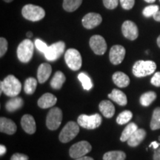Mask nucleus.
I'll use <instances>...</instances> for the list:
<instances>
[{
  "label": "nucleus",
  "instance_id": "1",
  "mask_svg": "<svg viewBox=\"0 0 160 160\" xmlns=\"http://www.w3.org/2000/svg\"><path fill=\"white\" fill-rule=\"evenodd\" d=\"M0 93H5L10 97H17L21 92L22 85L19 80L13 75H9L0 83Z\"/></svg>",
  "mask_w": 160,
  "mask_h": 160
},
{
  "label": "nucleus",
  "instance_id": "2",
  "mask_svg": "<svg viewBox=\"0 0 160 160\" xmlns=\"http://www.w3.org/2000/svg\"><path fill=\"white\" fill-rule=\"evenodd\" d=\"M156 69L157 64L154 62L139 60L133 66V73L136 77H144L154 73Z\"/></svg>",
  "mask_w": 160,
  "mask_h": 160
},
{
  "label": "nucleus",
  "instance_id": "3",
  "mask_svg": "<svg viewBox=\"0 0 160 160\" xmlns=\"http://www.w3.org/2000/svg\"><path fill=\"white\" fill-rule=\"evenodd\" d=\"M34 46L33 42L30 39H25L19 44L17 48V57L20 62L27 63L33 57Z\"/></svg>",
  "mask_w": 160,
  "mask_h": 160
},
{
  "label": "nucleus",
  "instance_id": "4",
  "mask_svg": "<svg viewBox=\"0 0 160 160\" xmlns=\"http://www.w3.org/2000/svg\"><path fill=\"white\" fill-rule=\"evenodd\" d=\"M22 14L26 19L32 22H37L45 17V11L40 6L29 4L22 8Z\"/></svg>",
  "mask_w": 160,
  "mask_h": 160
},
{
  "label": "nucleus",
  "instance_id": "5",
  "mask_svg": "<svg viewBox=\"0 0 160 160\" xmlns=\"http://www.w3.org/2000/svg\"><path fill=\"white\" fill-rule=\"evenodd\" d=\"M79 124L72 121L66 124L62 131L60 132L59 137L60 142L62 143H67L74 139L79 132Z\"/></svg>",
  "mask_w": 160,
  "mask_h": 160
},
{
  "label": "nucleus",
  "instance_id": "6",
  "mask_svg": "<svg viewBox=\"0 0 160 160\" xmlns=\"http://www.w3.org/2000/svg\"><path fill=\"white\" fill-rule=\"evenodd\" d=\"M102 117L98 113L88 116L82 114L78 117V124L84 128L93 130L99 128L102 124Z\"/></svg>",
  "mask_w": 160,
  "mask_h": 160
},
{
  "label": "nucleus",
  "instance_id": "7",
  "mask_svg": "<svg viewBox=\"0 0 160 160\" xmlns=\"http://www.w3.org/2000/svg\"><path fill=\"white\" fill-rule=\"evenodd\" d=\"M62 120V111L59 108H53L50 110L46 118V125L48 128L55 131L59 128Z\"/></svg>",
  "mask_w": 160,
  "mask_h": 160
},
{
  "label": "nucleus",
  "instance_id": "8",
  "mask_svg": "<svg viewBox=\"0 0 160 160\" xmlns=\"http://www.w3.org/2000/svg\"><path fill=\"white\" fill-rule=\"evenodd\" d=\"M65 60L69 68L78 71L82 67V57L77 50L70 48L65 53Z\"/></svg>",
  "mask_w": 160,
  "mask_h": 160
},
{
  "label": "nucleus",
  "instance_id": "9",
  "mask_svg": "<svg viewBox=\"0 0 160 160\" xmlns=\"http://www.w3.org/2000/svg\"><path fill=\"white\" fill-rule=\"evenodd\" d=\"M92 150V147L88 142L81 141L74 144L70 148L69 155L73 159L84 157Z\"/></svg>",
  "mask_w": 160,
  "mask_h": 160
},
{
  "label": "nucleus",
  "instance_id": "10",
  "mask_svg": "<svg viewBox=\"0 0 160 160\" xmlns=\"http://www.w3.org/2000/svg\"><path fill=\"white\" fill-rule=\"evenodd\" d=\"M65 44L64 42H57L53 43V45L49 46L47 51L45 53V57L46 59L48 61L53 62L55 60L59 59V58L62 55L65 51Z\"/></svg>",
  "mask_w": 160,
  "mask_h": 160
},
{
  "label": "nucleus",
  "instance_id": "11",
  "mask_svg": "<svg viewBox=\"0 0 160 160\" xmlns=\"http://www.w3.org/2000/svg\"><path fill=\"white\" fill-rule=\"evenodd\" d=\"M90 47L97 55H103L107 51L105 39L100 35L92 36L90 39Z\"/></svg>",
  "mask_w": 160,
  "mask_h": 160
},
{
  "label": "nucleus",
  "instance_id": "12",
  "mask_svg": "<svg viewBox=\"0 0 160 160\" xmlns=\"http://www.w3.org/2000/svg\"><path fill=\"white\" fill-rule=\"evenodd\" d=\"M122 31L124 37L131 41L137 39L139 36V30L137 25L133 22L129 20H127L122 24Z\"/></svg>",
  "mask_w": 160,
  "mask_h": 160
},
{
  "label": "nucleus",
  "instance_id": "13",
  "mask_svg": "<svg viewBox=\"0 0 160 160\" xmlns=\"http://www.w3.org/2000/svg\"><path fill=\"white\" fill-rule=\"evenodd\" d=\"M125 48L122 45H113L109 53V59L113 65H117L122 63L125 56Z\"/></svg>",
  "mask_w": 160,
  "mask_h": 160
},
{
  "label": "nucleus",
  "instance_id": "14",
  "mask_svg": "<svg viewBox=\"0 0 160 160\" xmlns=\"http://www.w3.org/2000/svg\"><path fill=\"white\" fill-rule=\"evenodd\" d=\"M102 21V16L97 13H89L82 18V22L85 28L93 29L101 24Z\"/></svg>",
  "mask_w": 160,
  "mask_h": 160
},
{
  "label": "nucleus",
  "instance_id": "15",
  "mask_svg": "<svg viewBox=\"0 0 160 160\" xmlns=\"http://www.w3.org/2000/svg\"><path fill=\"white\" fill-rule=\"evenodd\" d=\"M21 125L24 131L28 134H33L37 130L34 118L29 114L23 116L21 119Z\"/></svg>",
  "mask_w": 160,
  "mask_h": 160
},
{
  "label": "nucleus",
  "instance_id": "16",
  "mask_svg": "<svg viewBox=\"0 0 160 160\" xmlns=\"http://www.w3.org/2000/svg\"><path fill=\"white\" fill-rule=\"evenodd\" d=\"M17 127V125L11 119L5 117H1L0 119V131L7 134L12 135L16 133Z\"/></svg>",
  "mask_w": 160,
  "mask_h": 160
},
{
  "label": "nucleus",
  "instance_id": "17",
  "mask_svg": "<svg viewBox=\"0 0 160 160\" xmlns=\"http://www.w3.org/2000/svg\"><path fill=\"white\" fill-rule=\"evenodd\" d=\"M57 102V98L54 95L50 93L43 94L38 100V105L41 108L46 109L53 107Z\"/></svg>",
  "mask_w": 160,
  "mask_h": 160
},
{
  "label": "nucleus",
  "instance_id": "18",
  "mask_svg": "<svg viewBox=\"0 0 160 160\" xmlns=\"http://www.w3.org/2000/svg\"><path fill=\"white\" fill-rule=\"evenodd\" d=\"M52 73V68L48 63H42L39 65L37 71L38 81L39 83H45Z\"/></svg>",
  "mask_w": 160,
  "mask_h": 160
},
{
  "label": "nucleus",
  "instance_id": "19",
  "mask_svg": "<svg viewBox=\"0 0 160 160\" xmlns=\"http://www.w3.org/2000/svg\"><path fill=\"white\" fill-rule=\"evenodd\" d=\"M146 131L144 129L138 128L131 137L128 139V145L131 147H137L145 139L146 137Z\"/></svg>",
  "mask_w": 160,
  "mask_h": 160
},
{
  "label": "nucleus",
  "instance_id": "20",
  "mask_svg": "<svg viewBox=\"0 0 160 160\" xmlns=\"http://www.w3.org/2000/svg\"><path fill=\"white\" fill-rule=\"evenodd\" d=\"M99 111L106 118H111L115 113V107L113 103L108 100H104L99 103Z\"/></svg>",
  "mask_w": 160,
  "mask_h": 160
},
{
  "label": "nucleus",
  "instance_id": "21",
  "mask_svg": "<svg viewBox=\"0 0 160 160\" xmlns=\"http://www.w3.org/2000/svg\"><path fill=\"white\" fill-rule=\"evenodd\" d=\"M112 79H113L115 85L119 88H126L130 84L129 77L123 72H116L113 73Z\"/></svg>",
  "mask_w": 160,
  "mask_h": 160
},
{
  "label": "nucleus",
  "instance_id": "22",
  "mask_svg": "<svg viewBox=\"0 0 160 160\" xmlns=\"http://www.w3.org/2000/svg\"><path fill=\"white\" fill-rule=\"evenodd\" d=\"M108 97L113 102H117L118 105L121 106H125L127 105L128 99L125 93L122 91L118 89H113L110 94H108Z\"/></svg>",
  "mask_w": 160,
  "mask_h": 160
},
{
  "label": "nucleus",
  "instance_id": "23",
  "mask_svg": "<svg viewBox=\"0 0 160 160\" xmlns=\"http://www.w3.org/2000/svg\"><path fill=\"white\" fill-rule=\"evenodd\" d=\"M66 80L65 76L62 72L61 71H57L55 73L54 76L52 78L50 85H51V88L55 90H59L62 88L63 84L65 83Z\"/></svg>",
  "mask_w": 160,
  "mask_h": 160
},
{
  "label": "nucleus",
  "instance_id": "24",
  "mask_svg": "<svg viewBox=\"0 0 160 160\" xmlns=\"http://www.w3.org/2000/svg\"><path fill=\"white\" fill-rule=\"evenodd\" d=\"M24 101L22 98L14 97H12L7 102L5 105V108L8 112H14L22 107Z\"/></svg>",
  "mask_w": 160,
  "mask_h": 160
},
{
  "label": "nucleus",
  "instance_id": "25",
  "mask_svg": "<svg viewBox=\"0 0 160 160\" xmlns=\"http://www.w3.org/2000/svg\"><path fill=\"white\" fill-rule=\"evenodd\" d=\"M138 129V126L136 125L134 122H131L125 127L124 131L122 133L121 137H120V140L122 142H126L128 139L131 137L134 132Z\"/></svg>",
  "mask_w": 160,
  "mask_h": 160
},
{
  "label": "nucleus",
  "instance_id": "26",
  "mask_svg": "<svg viewBox=\"0 0 160 160\" xmlns=\"http://www.w3.org/2000/svg\"><path fill=\"white\" fill-rule=\"evenodd\" d=\"M157 99V93L153 91H148L146 93H143L142 95L140 97L139 102L142 106L148 107L151 104H152L154 100Z\"/></svg>",
  "mask_w": 160,
  "mask_h": 160
},
{
  "label": "nucleus",
  "instance_id": "27",
  "mask_svg": "<svg viewBox=\"0 0 160 160\" xmlns=\"http://www.w3.org/2000/svg\"><path fill=\"white\" fill-rule=\"evenodd\" d=\"M125 153L121 151H109L103 156V160H125Z\"/></svg>",
  "mask_w": 160,
  "mask_h": 160
},
{
  "label": "nucleus",
  "instance_id": "28",
  "mask_svg": "<svg viewBox=\"0 0 160 160\" xmlns=\"http://www.w3.org/2000/svg\"><path fill=\"white\" fill-rule=\"evenodd\" d=\"M82 0H64L63 8L68 12L76 11L81 5Z\"/></svg>",
  "mask_w": 160,
  "mask_h": 160
},
{
  "label": "nucleus",
  "instance_id": "29",
  "mask_svg": "<svg viewBox=\"0 0 160 160\" xmlns=\"http://www.w3.org/2000/svg\"><path fill=\"white\" fill-rule=\"evenodd\" d=\"M37 80L33 77H30L28 79L25 80V93L28 95H31L34 93V92L37 89Z\"/></svg>",
  "mask_w": 160,
  "mask_h": 160
},
{
  "label": "nucleus",
  "instance_id": "30",
  "mask_svg": "<svg viewBox=\"0 0 160 160\" xmlns=\"http://www.w3.org/2000/svg\"><path fill=\"white\" fill-rule=\"evenodd\" d=\"M151 129L153 131L160 129V108H157L153 112L151 121Z\"/></svg>",
  "mask_w": 160,
  "mask_h": 160
},
{
  "label": "nucleus",
  "instance_id": "31",
  "mask_svg": "<svg viewBox=\"0 0 160 160\" xmlns=\"http://www.w3.org/2000/svg\"><path fill=\"white\" fill-rule=\"evenodd\" d=\"M78 79L81 82L83 88L86 91H89L93 88V83H92L90 77L85 73H80L78 75Z\"/></svg>",
  "mask_w": 160,
  "mask_h": 160
},
{
  "label": "nucleus",
  "instance_id": "32",
  "mask_svg": "<svg viewBox=\"0 0 160 160\" xmlns=\"http://www.w3.org/2000/svg\"><path fill=\"white\" fill-rule=\"evenodd\" d=\"M133 117V113L130 111H124L120 113L117 118V122L119 125H125L129 122Z\"/></svg>",
  "mask_w": 160,
  "mask_h": 160
},
{
  "label": "nucleus",
  "instance_id": "33",
  "mask_svg": "<svg viewBox=\"0 0 160 160\" xmlns=\"http://www.w3.org/2000/svg\"><path fill=\"white\" fill-rule=\"evenodd\" d=\"M159 8L158 5H151L147 6V7L145 8L142 11V13H143V15L147 18L153 17V15L159 11Z\"/></svg>",
  "mask_w": 160,
  "mask_h": 160
},
{
  "label": "nucleus",
  "instance_id": "34",
  "mask_svg": "<svg viewBox=\"0 0 160 160\" xmlns=\"http://www.w3.org/2000/svg\"><path fill=\"white\" fill-rule=\"evenodd\" d=\"M35 46L37 48L38 51H39L41 53H43L44 54L46 53L48 48L49 46L47 45V44L44 42L43 41H42L41 39H37L35 40Z\"/></svg>",
  "mask_w": 160,
  "mask_h": 160
},
{
  "label": "nucleus",
  "instance_id": "35",
  "mask_svg": "<svg viewBox=\"0 0 160 160\" xmlns=\"http://www.w3.org/2000/svg\"><path fill=\"white\" fill-rule=\"evenodd\" d=\"M8 42L5 38H0V57H2L8 51Z\"/></svg>",
  "mask_w": 160,
  "mask_h": 160
},
{
  "label": "nucleus",
  "instance_id": "36",
  "mask_svg": "<svg viewBox=\"0 0 160 160\" xmlns=\"http://www.w3.org/2000/svg\"><path fill=\"white\" fill-rule=\"evenodd\" d=\"M122 8L125 10H131L134 6L135 0H119Z\"/></svg>",
  "mask_w": 160,
  "mask_h": 160
},
{
  "label": "nucleus",
  "instance_id": "37",
  "mask_svg": "<svg viewBox=\"0 0 160 160\" xmlns=\"http://www.w3.org/2000/svg\"><path fill=\"white\" fill-rule=\"evenodd\" d=\"M103 3L106 8L113 10L118 6L119 0H103Z\"/></svg>",
  "mask_w": 160,
  "mask_h": 160
},
{
  "label": "nucleus",
  "instance_id": "38",
  "mask_svg": "<svg viewBox=\"0 0 160 160\" xmlns=\"http://www.w3.org/2000/svg\"><path fill=\"white\" fill-rule=\"evenodd\" d=\"M151 82L156 87H160V72H157L151 78Z\"/></svg>",
  "mask_w": 160,
  "mask_h": 160
},
{
  "label": "nucleus",
  "instance_id": "39",
  "mask_svg": "<svg viewBox=\"0 0 160 160\" xmlns=\"http://www.w3.org/2000/svg\"><path fill=\"white\" fill-rule=\"evenodd\" d=\"M28 157L27 155L23 154V153H16L12 156L11 160H28Z\"/></svg>",
  "mask_w": 160,
  "mask_h": 160
},
{
  "label": "nucleus",
  "instance_id": "40",
  "mask_svg": "<svg viewBox=\"0 0 160 160\" xmlns=\"http://www.w3.org/2000/svg\"><path fill=\"white\" fill-rule=\"evenodd\" d=\"M153 160H160V147L155 150L153 153Z\"/></svg>",
  "mask_w": 160,
  "mask_h": 160
},
{
  "label": "nucleus",
  "instance_id": "41",
  "mask_svg": "<svg viewBox=\"0 0 160 160\" xmlns=\"http://www.w3.org/2000/svg\"><path fill=\"white\" fill-rule=\"evenodd\" d=\"M6 153V148L3 145H0V156H3Z\"/></svg>",
  "mask_w": 160,
  "mask_h": 160
},
{
  "label": "nucleus",
  "instance_id": "42",
  "mask_svg": "<svg viewBox=\"0 0 160 160\" xmlns=\"http://www.w3.org/2000/svg\"><path fill=\"white\" fill-rule=\"evenodd\" d=\"M159 145H160L159 143H158L157 142L154 141V142H153L151 143V145H150V147H153V148L156 150V149H157L159 147Z\"/></svg>",
  "mask_w": 160,
  "mask_h": 160
},
{
  "label": "nucleus",
  "instance_id": "43",
  "mask_svg": "<svg viewBox=\"0 0 160 160\" xmlns=\"http://www.w3.org/2000/svg\"><path fill=\"white\" fill-rule=\"evenodd\" d=\"M153 17L154 20H156L157 22H160V11H158L157 13H155Z\"/></svg>",
  "mask_w": 160,
  "mask_h": 160
},
{
  "label": "nucleus",
  "instance_id": "44",
  "mask_svg": "<svg viewBox=\"0 0 160 160\" xmlns=\"http://www.w3.org/2000/svg\"><path fill=\"white\" fill-rule=\"evenodd\" d=\"M75 160H94V159H93L92 157L84 156V157H79V158H78V159H75Z\"/></svg>",
  "mask_w": 160,
  "mask_h": 160
},
{
  "label": "nucleus",
  "instance_id": "45",
  "mask_svg": "<svg viewBox=\"0 0 160 160\" xmlns=\"http://www.w3.org/2000/svg\"><path fill=\"white\" fill-rule=\"evenodd\" d=\"M27 37H33V33H32V32H31V31L28 32V33H27Z\"/></svg>",
  "mask_w": 160,
  "mask_h": 160
},
{
  "label": "nucleus",
  "instance_id": "46",
  "mask_svg": "<svg viewBox=\"0 0 160 160\" xmlns=\"http://www.w3.org/2000/svg\"><path fill=\"white\" fill-rule=\"evenodd\" d=\"M145 1L148 3H153L156 0H145Z\"/></svg>",
  "mask_w": 160,
  "mask_h": 160
},
{
  "label": "nucleus",
  "instance_id": "47",
  "mask_svg": "<svg viewBox=\"0 0 160 160\" xmlns=\"http://www.w3.org/2000/svg\"><path fill=\"white\" fill-rule=\"evenodd\" d=\"M157 45L160 48V36L157 38Z\"/></svg>",
  "mask_w": 160,
  "mask_h": 160
},
{
  "label": "nucleus",
  "instance_id": "48",
  "mask_svg": "<svg viewBox=\"0 0 160 160\" xmlns=\"http://www.w3.org/2000/svg\"><path fill=\"white\" fill-rule=\"evenodd\" d=\"M3 1H5V2H11L13 0H3Z\"/></svg>",
  "mask_w": 160,
  "mask_h": 160
},
{
  "label": "nucleus",
  "instance_id": "49",
  "mask_svg": "<svg viewBox=\"0 0 160 160\" xmlns=\"http://www.w3.org/2000/svg\"><path fill=\"white\" fill-rule=\"evenodd\" d=\"M159 1H160V0H159Z\"/></svg>",
  "mask_w": 160,
  "mask_h": 160
}]
</instances>
